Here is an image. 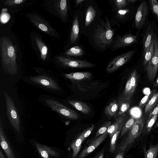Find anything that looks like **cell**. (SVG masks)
I'll return each mask as SVG.
<instances>
[{"mask_svg":"<svg viewBox=\"0 0 158 158\" xmlns=\"http://www.w3.org/2000/svg\"><path fill=\"white\" fill-rule=\"evenodd\" d=\"M118 107L117 101L113 100L106 106L104 110L105 114L109 118L118 116Z\"/></svg>","mask_w":158,"mask_h":158,"instance_id":"20","label":"cell"},{"mask_svg":"<svg viewBox=\"0 0 158 158\" xmlns=\"http://www.w3.org/2000/svg\"><path fill=\"white\" fill-rule=\"evenodd\" d=\"M0 158H5V156L2 153L1 149H0Z\"/></svg>","mask_w":158,"mask_h":158,"instance_id":"49","label":"cell"},{"mask_svg":"<svg viewBox=\"0 0 158 158\" xmlns=\"http://www.w3.org/2000/svg\"><path fill=\"white\" fill-rule=\"evenodd\" d=\"M94 127V125L93 124L91 126L85 130L81 134L84 141L91 134L93 131Z\"/></svg>","mask_w":158,"mask_h":158,"instance_id":"41","label":"cell"},{"mask_svg":"<svg viewBox=\"0 0 158 158\" xmlns=\"http://www.w3.org/2000/svg\"><path fill=\"white\" fill-rule=\"evenodd\" d=\"M85 1V0H76L75 1L76 5H78L81 3L82 2Z\"/></svg>","mask_w":158,"mask_h":158,"instance_id":"48","label":"cell"},{"mask_svg":"<svg viewBox=\"0 0 158 158\" xmlns=\"http://www.w3.org/2000/svg\"><path fill=\"white\" fill-rule=\"evenodd\" d=\"M67 123L66 124V125H69V121H68L67 122H66L65 123Z\"/></svg>","mask_w":158,"mask_h":158,"instance_id":"52","label":"cell"},{"mask_svg":"<svg viewBox=\"0 0 158 158\" xmlns=\"http://www.w3.org/2000/svg\"><path fill=\"white\" fill-rule=\"evenodd\" d=\"M83 141L82 137L80 134L71 143L70 147L73 150L72 158H75L77 156Z\"/></svg>","mask_w":158,"mask_h":158,"instance_id":"23","label":"cell"},{"mask_svg":"<svg viewBox=\"0 0 158 158\" xmlns=\"http://www.w3.org/2000/svg\"><path fill=\"white\" fill-rule=\"evenodd\" d=\"M129 3H134L137 1V0H128Z\"/></svg>","mask_w":158,"mask_h":158,"instance_id":"50","label":"cell"},{"mask_svg":"<svg viewBox=\"0 0 158 158\" xmlns=\"http://www.w3.org/2000/svg\"><path fill=\"white\" fill-rule=\"evenodd\" d=\"M134 93L131 85L130 79L129 78L126 82L123 94L127 97L131 98Z\"/></svg>","mask_w":158,"mask_h":158,"instance_id":"36","label":"cell"},{"mask_svg":"<svg viewBox=\"0 0 158 158\" xmlns=\"http://www.w3.org/2000/svg\"><path fill=\"white\" fill-rule=\"evenodd\" d=\"M124 152L119 150L118 152L117 153L115 158H123L124 155Z\"/></svg>","mask_w":158,"mask_h":158,"instance_id":"45","label":"cell"},{"mask_svg":"<svg viewBox=\"0 0 158 158\" xmlns=\"http://www.w3.org/2000/svg\"><path fill=\"white\" fill-rule=\"evenodd\" d=\"M149 2L152 10L158 20V2L156 0H150Z\"/></svg>","mask_w":158,"mask_h":158,"instance_id":"38","label":"cell"},{"mask_svg":"<svg viewBox=\"0 0 158 158\" xmlns=\"http://www.w3.org/2000/svg\"><path fill=\"white\" fill-rule=\"evenodd\" d=\"M137 41V36L131 34H127L118 37L115 41L113 48L114 50L120 48L131 45Z\"/></svg>","mask_w":158,"mask_h":158,"instance_id":"14","label":"cell"},{"mask_svg":"<svg viewBox=\"0 0 158 158\" xmlns=\"http://www.w3.org/2000/svg\"><path fill=\"white\" fill-rule=\"evenodd\" d=\"M133 92L134 93L136 89L138 81V76L136 69L131 73L129 77Z\"/></svg>","mask_w":158,"mask_h":158,"instance_id":"35","label":"cell"},{"mask_svg":"<svg viewBox=\"0 0 158 158\" xmlns=\"http://www.w3.org/2000/svg\"><path fill=\"white\" fill-rule=\"evenodd\" d=\"M115 5L118 10L123 9L129 3L128 0H116L114 1Z\"/></svg>","mask_w":158,"mask_h":158,"instance_id":"39","label":"cell"},{"mask_svg":"<svg viewBox=\"0 0 158 158\" xmlns=\"http://www.w3.org/2000/svg\"><path fill=\"white\" fill-rule=\"evenodd\" d=\"M7 115L12 127L18 133L21 131L20 119L13 99L6 91L4 92Z\"/></svg>","mask_w":158,"mask_h":158,"instance_id":"6","label":"cell"},{"mask_svg":"<svg viewBox=\"0 0 158 158\" xmlns=\"http://www.w3.org/2000/svg\"><path fill=\"white\" fill-rule=\"evenodd\" d=\"M143 151L144 158H156L158 155V143L150 145L148 150L144 147Z\"/></svg>","mask_w":158,"mask_h":158,"instance_id":"26","label":"cell"},{"mask_svg":"<svg viewBox=\"0 0 158 158\" xmlns=\"http://www.w3.org/2000/svg\"><path fill=\"white\" fill-rule=\"evenodd\" d=\"M25 1L24 0H7L5 1L3 4L9 6H14L21 4Z\"/></svg>","mask_w":158,"mask_h":158,"instance_id":"40","label":"cell"},{"mask_svg":"<svg viewBox=\"0 0 158 158\" xmlns=\"http://www.w3.org/2000/svg\"><path fill=\"white\" fill-rule=\"evenodd\" d=\"M148 11V7L146 1H144L139 4L135 15V27L141 28L144 25Z\"/></svg>","mask_w":158,"mask_h":158,"instance_id":"11","label":"cell"},{"mask_svg":"<svg viewBox=\"0 0 158 158\" xmlns=\"http://www.w3.org/2000/svg\"><path fill=\"white\" fill-rule=\"evenodd\" d=\"M68 102L78 110L84 114H89L91 112L90 107L86 103L75 100H68Z\"/></svg>","mask_w":158,"mask_h":158,"instance_id":"21","label":"cell"},{"mask_svg":"<svg viewBox=\"0 0 158 158\" xmlns=\"http://www.w3.org/2000/svg\"><path fill=\"white\" fill-rule=\"evenodd\" d=\"M59 62L63 66L69 68H86L95 66V64L88 61L75 60L59 56L57 57Z\"/></svg>","mask_w":158,"mask_h":158,"instance_id":"10","label":"cell"},{"mask_svg":"<svg viewBox=\"0 0 158 158\" xmlns=\"http://www.w3.org/2000/svg\"><path fill=\"white\" fill-rule=\"evenodd\" d=\"M158 102V92H156L151 98L145 106L144 111L146 113L150 112L155 107Z\"/></svg>","mask_w":158,"mask_h":158,"instance_id":"29","label":"cell"},{"mask_svg":"<svg viewBox=\"0 0 158 158\" xmlns=\"http://www.w3.org/2000/svg\"><path fill=\"white\" fill-rule=\"evenodd\" d=\"M135 51L134 49L114 58L107 65L106 68V72H113L125 64L132 57Z\"/></svg>","mask_w":158,"mask_h":158,"instance_id":"9","label":"cell"},{"mask_svg":"<svg viewBox=\"0 0 158 158\" xmlns=\"http://www.w3.org/2000/svg\"><path fill=\"white\" fill-rule=\"evenodd\" d=\"M130 10L127 9H123L118 10L117 12V16L120 18H122L127 15Z\"/></svg>","mask_w":158,"mask_h":158,"instance_id":"42","label":"cell"},{"mask_svg":"<svg viewBox=\"0 0 158 158\" xmlns=\"http://www.w3.org/2000/svg\"><path fill=\"white\" fill-rule=\"evenodd\" d=\"M144 121L142 118H138L132 127L128 131L127 135L122 139L118 146L119 150L125 152L142 133Z\"/></svg>","mask_w":158,"mask_h":158,"instance_id":"5","label":"cell"},{"mask_svg":"<svg viewBox=\"0 0 158 158\" xmlns=\"http://www.w3.org/2000/svg\"><path fill=\"white\" fill-rule=\"evenodd\" d=\"M34 40L40 51L41 59L45 60L46 58L48 52L47 46L39 37L36 36Z\"/></svg>","mask_w":158,"mask_h":158,"instance_id":"25","label":"cell"},{"mask_svg":"<svg viewBox=\"0 0 158 158\" xmlns=\"http://www.w3.org/2000/svg\"><path fill=\"white\" fill-rule=\"evenodd\" d=\"M104 149L101 151L94 158H103L104 156Z\"/></svg>","mask_w":158,"mask_h":158,"instance_id":"46","label":"cell"},{"mask_svg":"<svg viewBox=\"0 0 158 158\" xmlns=\"http://www.w3.org/2000/svg\"><path fill=\"white\" fill-rule=\"evenodd\" d=\"M79 26L78 19L76 16L74 19L72 26L70 35V40L72 43H73L77 40L79 34Z\"/></svg>","mask_w":158,"mask_h":158,"instance_id":"24","label":"cell"},{"mask_svg":"<svg viewBox=\"0 0 158 158\" xmlns=\"http://www.w3.org/2000/svg\"><path fill=\"white\" fill-rule=\"evenodd\" d=\"M38 151L42 158H51V157H57L58 152L51 148L38 143H35Z\"/></svg>","mask_w":158,"mask_h":158,"instance_id":"16","label":"cell"},{"mask_svg":"<svg viewBox=\"0 0 158 158\" xmlns=\"http://www.w3.org/2000/svg\"><path fill=\"white\" fill-rule=\"evenodd\" d=\"M40 101L44 105L65 118L74 120L79 118V116L76 112L62 104L55 97L44 95L40 98Z\"/></svg>","mask_w":158,"mask_h":158,"instance_id":"3","label":"cell"},{"mask_svg":"<svg viewBox=\"0 0 158 158\" xmlns=\"http://www.w3.org/2000/svg\"><path fill=\"white\" fill-rule=\"evenodd\" d=\"M114 32L108 19L103 25H98L93 33L95 43L100 48H105L112 43Z\"/></svg>","mask_w":158,"mask_h":158,"instance_id":"4","label":"cell"},{"mask_svg":"<svg viewBox=\"0 0 158 158\" xmlns=\"http://www.w3.org/2000/svg\"><path fill=\"white\" fill-rule=\"evenodd\" d=\"M137 119L135 117H131L126 121L120 133V139L132 127Z\"/></svg>","mask_w":158,"mask_h":158,"instance_id":"30","label":"cell"},{"mask_svg":"<svg viewBox=\"0 0 158 158\" xmlns=\"http://www.w3.org/2000/svg\"><path fill=\"white\" fill-rule=\"evenodd\" d=\"M96 14V12L92 6H89L86 11L85 25L87 27L89 26L94 19Z\"/></svg>","mask_w":158,"mask_h":158,"instance_id":"28","label":"cell"},{"mask_svg":"<svg viewBox=\"0 0 158 158\" xmlns=\"http://www.w3.org/2000/svg\"><path fill=\"white\" fill-rule=\"evenodd\" d=\"M158 113V104L150 113L149 118Z\"/></svg>","mask_w":158,"mask_h":158,"instance_id":"44","label":"cell"},{"mask_svg":"<svg viewBox=\"0 0 158 158\" xmlns=\"http://www.w3.org/2000/svg\"><path fill=\"white\" fill-rule=\"evenodd\" d=\"M64 77L71 81L75 80H85L90 79L92 74L88 72L71 73L64 74Z\"/></svg>","mask_w":158,"mask_h":158,"instance_id":"17","label":"cell"},{"mask_svg":"<svg viewBox=\"0 0 158 158\" xmlns=\"http://www.w3.org/2000/svg\"><path fill=\"white\" fill-rule=\"evenodd\" d=\"M1 64L5 74L16 75L18 70L15 47L8 37L3 36L0 39Z\"/></svg>","mask_w":158,"mask_h":158,"instance_id":"1","label":"cell"},{"mask_svg":"<svg viewBox=\"0 0 158 158\" xmlns=\"http://www.w3.org/2000/svg\"><path fill=\"white\" fill-rule=\"evenodd\" d=\"M126 121V117L123 115L118 116L115 118L113 123L107 131L110 139L116 132L122 129Z\"/></svg>","mask_w":158,"mask_h":158,"instance_id":"15","label":"cell"},{"mask_svg":"<svg viewBox=\"0 0 158 158\" xmlns=\"http://www.w3.org/2000/svg\"><path fill=\"white\" fill-rule=\"evenodd\" d=\"M154 38L155 43L153 54L145 68L148 79L150 82L154 80L158 70V40L155 33Z\"/></svg>","mask_w":158,"mask_h":158,"instance_id":"8","label":"cell"},{"mask_svg":"<svg viewBox=\"0 0 158 158\" xmlns=\"http://www.w3.org/2000/svg\"><path fill=\"white\" fill-rule=\"evenodd\" d=\"M154 34L153 29L150 26H149L145 32L143 38V56L154 38Z\"/></svg>","mask_w":158,"mask_h":158,"instance_id":"22","label":"cell"},{"mask_svg":"<svg viewBox=\"0 0 158 158\" xmlns=\"http://www.w3.org/2000/svg\"><path fill=\"white\" fill-rule=\"evenodd\" d=\"M83 53V50L78 46L73 47L68 49L65 53L66 55L73 56H81Z\"/></svg>","mask_w":158,"mask_h":158,"instance_id":"32","label":"cell"},{"mask_svg":"<svg viewBox=\"0 0 158 158\" xmlns=\"http://www.w3.org/2000/svg\"><path fill=\"white\" fill-rule=\"evenodd\" d=\"M153 86L154 87H158V76L154 82Z\"/></svg>","mask_w":158,"mask_h":158,"instance_id":"47","label":"cell"},{"mask_svg":"<svg viewBox=\"0 0 158 158\" xmlns=\"http://www.w3.org/2000/svg\"><path fill=\"white\" fill-rule=\"evenodd\" d=\"M54 6L57 12L63 19H66L67 15L68 4L66 0L54 1Z\"/></svg>","mask_w":158,"mask_h":158,"instance_id":"19","label":"cell"},{"mask_svg":"<svg viewBox=\"0 0 158 158\" xmlns=\"http://www.w3.org/2000/svg\"><path fill=\"white\" fill-rule=\"evenodd\" d=\"M0 143L7 158H16L13 150L4 132L1 118H0Z\"/></svg>","mask_w":158,"mask_h":158,"instance_id":"12","label":"cell"},{"mask_svg":"<svg viewBox=\"0 0 158 158\" xmlns=\"http://www.w3.org/2000/svg\"><path fill=\"white\" fill-rule=\"evenodd\" d=\"M111 124V122L110 121L105 122L97 131L95 136L88 140V142H90L93 139L104 133L107 131L108 128Z\"/></svg>","mask_w":158,"mask_h":158,"instance_id":"31","label":"cell"},{"mask_svg":"<svg viewBox=\"0 0 158 158\" xmlns=\"http://www.w3.org/2000/svg\"><path fill=\"white\" fill-rule=\"evenodd\" d=\"M24 81L30 85L52 93L58 94L62 91L57 78L48 73H38L36 75L25 77Z\"/></svg>","mask_w":158,"mask_h":158,"instance_id":"2","label":"cell"},{"mask_svg":"<svg viewBox=\"0 0 158 158\" xmlns=\"http://www.w3.org/2000/svg\"><path fill=\"white\" fill-rule=\"evenodd\" d=\"M156 93V90H153L144 96L139 103V106L142 108L145 106L151 98Z\"/></svg>","mask_w":158,"mask_h":158,"instance_id":"34","label":"cell"},{"mask_svg":"<svg viewBox=\"0 0 158 158\" xmlns=\"http://www.w3.org/2000/svg\"><path fill=\"white\" fill-rule=\"evenodd\" d=\"M158 117V113L149 118L146 124V129L147 134H148L151 130Z\"/></svg>","mask_w":158,"mask_h":158,"instance_id":"37","label":"cell"},{"mask_svg":"<svg viewBox=\"0 0 158 158\" xmlns=\"http://www.w3.org/2000/svg\"><path fill=\"white\" fill-rule=\"evenodd\" d=\"M27 16L30 22L38 29L54 37H57L56 33L53 27L43 18L37 14L30 13Z\"/></svg>","mask_w":158,"mask_h":158,"instance_id":"7","label":"cell"},{"mask_svg":"<svg viewBox=\"0 0 158 158\" xmlns=\"http://www.w3.org/2000/svg\"><path fill=\"white\" fill-rule=\"evenodd\" d=\"M122 130H121L116 132L110 139V152L111 153H113L115 150L117 141Z\"/></svg>","mask_w":158,"mask_h":158,"instance_id":"33","label":"cell"},{"mask_svg":"<svg viewBox=\"0 0 158 158\" xmlns=\"http://www.w3.org/2000/svg\"><path fill=\"white\" fill-rule=\"evenodd\" d=\"M10 16L8 13L2 12L1 15V21L2 23H5L8 21Z\"/></svg>","mask_w":158,"mask_h":158,"instance_id":"43","label":"cell"},{"mask_svg":"<svg viewBox=\"0 0 158 158\" xmlns=\"http://www.w3.org/2000/svg\"><path fill=\"white\" fill-rule=\"evenodd\" d=\"M131 98L127 97L123 94L120 95L117 100L118 116L122 115L129 108L131 104Z\"/></svg>","mask_w":158,"mask_h":158,"instance_id":"18","label":"cell"},{"mask_svg":"<svg viewBox=\"0 0 158 158\" xmlns=\"http://www.w3.org/2000/svg\"><path fill=\"white\" fill-rule=\"evenodd\" d=\"M157 127H158V121L156 123L154 126V128H156Z\"/></svg>","mask_w":158,"mask_h":158,"instance_id":"51","label":"cell"},{"mask_svg":"<svg viewBox=\"0 0 158 158\" xmlns=\"http://www.w3.org/2000/svg\"><path fill=\"white\" fill-rule=\"evenodd\" d=\"M107 131L90 142L79 155L78 158H84L93 152L104 140L108 135Z\"/></svg>","mask_w":158,"mask_h":158,"instance_id":"13","label":"cell"},{"mask_svg":"<svg viewBox=\"0 0 158 158\" xmlns=\"http://www.w3.org/2000/svg\"><path fill=\"white\" fill-rule=\"evenodd\" d=\"M155 40L154 38L148 48L146 50L144 56L143 64L146 68L152 58L154 52Z\"/></svg>","mask_w":158,"mask_h":158,"instance_id":"27","label":"cell"}]
</instances>
